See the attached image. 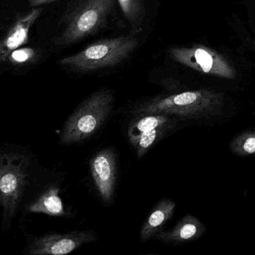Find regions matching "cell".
Here are the masks:
<instances>
[{
	"instance_id": "cell-1",
	"label": "cell",
	"mask_w": 255,
	"mask_h": 255,
	"mask_svg": "<svg viewBox=\"0 0 255 255\" xmlns=\"http://www.w3.org/2000/svg\"><path fill=\"white\" fill-rule=\"evenodd\" d=\"M225 107L221 92L198 89L152 98L134 109V115L165 114L186 119H210L219 116Z\"/></svg>"
},
{
	"instance_id": "cell-2",
	"label": "cell",
	"mask_w": 255,
	"mask_h": 255,
	"mask_svg": "<svg viewBox=\"0 0 255 255\" xmlns=\"http://www.w3.org/2000/svg\"><path fill=\"white\" fill-rule=\"evenodd\" d=\"M137 45L138 41L133 35L100 40L89 44L79 53L62 58L59 64L80 73L113 68L128 59Z\"/></svg>"
},
{
	"instance_id": "cell-3",
	"label": "cell",
	"mask_w": 255,
	"mask_h": 255,
	"mask_svg": "<svg viewBox=\"0 0 255 255\" xmlns=\"http://www.w3.org/2000/svg\"><path fill=\"white\" fill-rule=\"evenodd\" d=\"M115 101L114 94L107 89H101L86 98L65 123L61 144H77L92 137L110 116Z\"/></svg>"
},
{
	"instance_id": "cell-4",
	"label": "cell",
	"mask_w": 255,
	"mask_h": 255,
	"mask_svg": "<svg viewBox=\"0 0 255 255\" xmlns=\"http://www.w3.org/2000/svg\"><path fill=\"white\" fill-rule=\"evenodd\" d=\"M117 0H80L68 14L60 43L74 44L96 33L106 25Z\"/></svg>"
},
{
	"instance_id": "cell-5",
	"label": "cell",
	"mask_w": 255,
	"mask_h": 255,
	"mask_svg": "<svg viewBox=\"0 0 255 255\" xmlns=\"http://www.w3.org/2000/svg\"><path fill=\"white\" fill-rule=\"evenodd\" d=\"M29 159L24 155L4 153L0 157V203L4 226L8 225L20 204L27 177Z\"/></svg>"
},
{
	"instance_id": "cell-6",
	"label": "cell",
	"mask_w": 255,
	"mask_h": 255,
	"mask_svg": "<svg viewBox=\"0 0 255 255\" xmlns=\"http://www.w3.org/2000/svg\"><path fill=\"white\" fill-rule=\"evenodd\" d=\"M169 54L175 62L201 74L228 80H234L237 77L236 70L226 57L201 44L171 47Z\"/></svg>"
},
{
	"instance_id": "cell-7",
	"label": "cell",
	"mask_w": 255,
	"mask_h": 255,
	"mask_svg": "<svg viewBox=\"0 0 255 255\" xmlns=\"http://www.w3.org/2000/svg\"><path fill=\"white\" fill-rule=\"evenodd\" d=\"M177 125L175 116L165 114L139 115L129 123L128 138L138 157L141 158Z\"/></svg>"
},
{
	"instance_id": "cell-8",
	"label": "cell",
	"mask_w": 255,
	"mask_h": 255,
	"mask_svg": "<svg viewBox=\"0 0 255 255\" xmlns=\"http://www.w3.org/2000/svg\"><path fill=\"white\" fill-rule=\"evenodd\" d=\"M92 230L75 231L65 234H50L36 237L28 247L30 255H64L77 250L83 245L98 241Z\"/></svg>"
},
{
	"instance_id": "cell-9",
	"label": "cell",
	"mask_w": 255,
	"mask_h": 255,
	"mask_svg": "<svg viewBox=\"0 0 255 255\" xmlns=\"http://www.w3.org/2000/svg\"><path fill=\"white\" fill-rule=\"evenodd\" d=\"M91 173L100 196L106 204L111 202L116 189L117 165L113 149L104 148L90 161Z\"/></svg>"
},
{
	"instance_id": "cell-10",
	"label": "cell",
	"mask_w": 255,
	"mask_h": 255,
	"mask_svg": "<svg viewBox=\"0 0 255 255\" xmlns=\"http://www.w3.org/2000/svg\"><path fill=\"white\" fill-rule=\"evenodd\" d=\"M42 12V8H34L18 19L10 28L0 44V60L6 62L10 53L29 41L31 27Z\"/></svg>"
},
{
	"instance_id": "cell-11",
	"label": "cell",
	"mask_w": 255,
	"mask_h": 255,
	"mask_svg": "<svg viewBox=\"0 0 255 255\" xmlns=\"http://www.w3.org/2000/svg\"><path fill=\"white\" fill-rule=\"evenodd\" d=\"M204 224L192 215L183 216L174 228L168 231H161L154 239L165 243L184 244L200 238L205 232Z\"/></svg>"
},
{
	"instance_id": "cell-12",
	"label": "cell",
	"mask_w": 255,
	"mask_h": 255,
	"mask_svg": "<svg viewBox=\"0 0 255 255\" xmlns=\"http://www.w3.org/2000/svg\"><path fill=\"white\" fill-rule=\"evenodd\" d=\"M175 208L176 203L169 198H164L156 204L141 228L140 237L143 243L160 232L166 222L172 218Z\"/></svg>"
},
{
	"instance_id": "cell-13",
	"label": "cell",
	"mask_w": 255,
	"mask_h": 255,
	"mask_svg": "<svg viewBox=\"0 0 255 255\" xmlns=\"http://www.w3.org/2000/svg\"><path fill=\"white\" fill-rule=\"evenodd\" d=\"M59 191L56 186L49 188L28 207V211L53 216H66L67 212L59 195Z\"/></svg>"
},
{
	"instance_id": "cell-14",
	"label": "cell",
	"mask_w": 255,
	"mask_h": 255,
	"mask_svg": "<svg viewBox=\"0 0 255 255\" xmlns=\"http://www.w3.org/2000/svg\"><path fill=\"white\" fill-rule=\"evenodd\" d=\"M127 20L132 26V34L141 30L144 15V8L141 0H117Z\"/></svg>"
},
{
	"instance_id": "cell-15",
	"label": "cell",
	"mask_w": 255,
	"mask_h": 255,
	"mask_svg": "<svg viewBox=\"0 0 255 255\" xmlns=\"http://www.w3.org/2000/svg\"><path fill=\"white\" fill-rule=\"evenodd\" d=\"M230 150L238 156L255 154V131H246L234 137L230 142Z\"/></svg>"
},
{
	"instance_id": "cell-16",
	"label": "cell",
	"mask_w": 255,
	"mask_h": 255,
	"mask_svg": "<svg viewBox=\"0 0 255 255\" xmlns=\"http://www.w3.org/2000/svg\"><path fill=\"white\" fill-rule=\"evenodd\" d=\"M36 53L32 48H18L10 53L7 61L14 65H23L30 62L35 58Z\"/></svg>"
},
{
	"instance_id": "cell-17",
	"label": "cell",
	"mask_w": 255,
	"mask_h": 255,
	"mask_svg": "<svg viewBox=\"0 0 255 255\" xmlns=\"http://www.w3.org/2000/svg\"><path fill=\"white\" fill-rule=\"evenodd\" d=\"M29 5L34 8L42 6L46 4L50 3V2H56L58 0H28Z\"/></svg>"
},
{
	"instance_id": "cell-18",
	"label": "cell",
	"mask_w": 255,
	"mask_h": 255,
	"mask_svg": "<svg viewBox=\"0 0 255 255\" xmlns=\"http://www.w3.org/2000/svg\"><path fill=\"white\" fill-rule=\"evenodd\" d=\"M253 45H254V50H255V40H254Z\"/></svg>"
}]
</instances>
